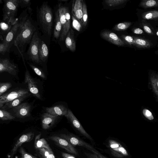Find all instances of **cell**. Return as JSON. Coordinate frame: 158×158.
<instances>
[{"mask_svg": "<svg viewBox=\"0 0 158 158\" xmlns=\"http://www.w3.org/2000/svg\"><path fill=\"white\" fill-rule=\"evenodd\" d=\"M19 22V32L14 40V44L21 53L25 50L26 45L30 43L36 29L27 16L21 18Z\"/></svg>", "mask_w": 158, "mask_h": 158, "instance_id": "cell-1", "label": "cell"}, {"mask_svg": "<svg viewBox=\"0 0 158 158\" xmlns=\"http://www.w3.org/2000/svg\"><path fill=\"white\" fill-rule=\"evenodd\" d=\"M38 14L42 30L50 36L53 24V14L51 8L47 4H43L40 7Z\"/></svg>", "mask_w": 158, "mask_h": 158, "instance_id": "cell-2", "label": "cell"}, {"mask_svg": "<svg viewBox=\"0 0 158 158\" xmlns=\"http://www.w3.org/2000/svg\"><path fill=\"white\" fill-rule=\"evenodd\" d=\"M20 0H4L2 9L3 20L14 25L18 19L15 18L19 6Z\"/></svg>", "mask_w": 158, "mask_h": 158, "instance_id": "cell-3", "label": "cell"}, {"mask_svg": "<svg viewBox=\"0 0 158 158\" xmlns=\"http://www.w3.org/2000/svg\"><path fill=\"white\" fill-rule=\"evenodd\" d=\"M58 10L62 29L60 40H64L70 29V15L68 8L61 5H58Z\"/></svg>", "mask_w": 158, "mask_h": 158, "instance_id": "cell-4", "label": "cell"}, {"mask_svg": "<svg viewBox=\"0 0 158 158\" xmlns=\"http://www.w3.org/2000/svg\"><path fill=\"white\" fill-rule=\"evenodd\" d=\"M60 137L67 140L73 146H78L83 147L87 149L92 153L98 155H101L92 146L72 134H61L60 135Z\"/></svg>", "mask_w": 158, "mask_h": 158, "instance_id": "cell-5", "label": "cell"}, {"mask_svg": "<svg viewBox=\"0 0 158 158\" xmlns=\"http://www.w3.org/2000/svg\"><path fill=\"white\" fill-rule=\"evenodd\" d=\"M40 43V39L37 32L35 31L30 43L27 53L30 59L37 63H40L41 62L39 56Z\"/></svg>", "mask_w": 158, "mask_h": 158, "instance_id": "cell-6", "label": "cell"}, {"mask_svg": "<svg viewBox=\"0 0 158 158\" xmlns=\"http://www.w3.org/2000/svg\"><path fill=\"white\" fill-rule=\"evenodd\" d=\"M122 37L126 43L138 48H149L153 45L149 40L141 37L125 35Z\"/></svg>", "mask_w": 158, "mask_h": 158, "instance_id": "cell-7", "label": "cell"}, {"mask_svg": "<svg viewBox=\"0 0 158 158\" xmlns=\"http://www.w3.org/2000/svg\"><path fill=\"white\" fill-rule=\"evenodd\" d=\"M107 148L113 156L117 158H123L128 155L126 149L118 142L110 139L108 140Z\"/></svg>", "mask_w": 158, "mask_h": 158, "instance_id": "cell-8", "label": "cell"}, {"mask_svg": "<svg viewBox=\"0 0 158 158\" xmlns=\"http://www.w3.org/2000/svg\"><path fill=\"white\" fill-rule=\"evenodd\" d=\"M65 116L77 131L89 140L93 141L92 138L85 131L80 121L70 109H69L68 114Z\"/></svg>", "mask_w": 158, "mask_h": 158, "instance_id": "cell-9", "label": "cell"}, {"mask_svg": "<svg viewBox=\"0 0 158 158\" xmlns=\"http://www.w3.org/2000/svg\"><path fill=\"white\" fill-rule=\"evenodd\" d=\"M48 139L53 141L56 145L64 149L68 152L77 156L79 155L78 152L76 149L64 139L57 136H49Z\"/></svg>", "mask_w": 158, "mask_h": 158, "instance_id": "cell-10", "label": "cell"}, {"mask_svg": "<svg viewBox=\"0 0 158 158\" xmlns=\"http://www.w3.org/2000/svg\"><path fill=\"white\" fill-rule=\"evenodd\" d=\"M29 94L25 89H20L6 93L0 97V108H1L6 103L20 96Z\"/></svg>", "mask_w": 158, "mask_h": 158, "instance_id": "cell-11", "label": "cell"}, {"mask_svg": "<svg viewBox=\"0 0 158 158\" xmlns=\"http://www.w3.org/2000/svg\"><path fill=\"white\" fill-rule=\"evenodd\" d=\"M4 72L15 75L17 72V67L7 58L0 59V72L1 73Z\"/></svg>", "mask_w": 158, "mask_h": 158, "instance_id": "cell-12", "label": "cell"}, {"mask_svg": "<svg viewBox=\"0 0 158 158\" xmlns=\"http://www.w3.org/2000/svg\"><path fill=\"white\" fill-rule=\"evenodd\" d=\"M31 108L29 104L25 102L13 108V110L16 117L24 118L29 115Z\"/></svg>", "mask_w": 158, "mask_h": 158, "instance_id": "cell-13", "label": "cell"}, {"mask_svg": "<svg viewBox=\"0 0 158 158\" xmlns=\"http://www.w3.org/2000/svg\"><path fill=\"white\" fill-rule=\"evenodd\" d=\"M25 83L28 84V89L30 92L36 97L40 99L41 96L38 87L34 80L31 76L27 69L25 75Z\"/></svg>", "mask_w": 158, "mask_h": 158, "instance_id": "cell-14", "label": "cell"}, {"mask_svg": "<svg viewBox=\"0 0 158 158\" xmlns=\"http://www.w3.org/2000/svg\"><path fill=\"white\" fill-rule=\"evenodd\" d=\"M34 136V133L30 132L23 135L17 141L12 149L10 155V158H13L17 149L24 143L31 141Z\"/></svg>", "mask_w": 158, "mask_h": 158, "instance_id": "cell-15", "label": "cell"}, {"mask_svg": "<svg viewBox=\"0 0 158 158\" xmlns=\"http://www.w3.org/2000/svg\"><path fill=\"white\" fill-rule=\"evenodd\" d=\"M83 2L81 0L74 1L72 8V15L75 17L82 26Z\"/></svg>", "mask_w": 158, "mask_h": 158, "instance_id": "cell-16", "label": "cell"}, {"mask_svg": "<svg viewBox=\"0 0 158 158\" xmlns=\"http://www.w3.org/2000/svg\"><path fill=\"white\" fill-rule=\"evenodd\" d=\"M104 39L117 45L123 46L125 43L115 34L109 31H104L101 34Z\"/></svg>", "mask_w": 158, "mask_h": 158, "instance_id": "cell-17", "label": "cell"}, {"mask_svg": "<svg viewBox=\"0 0 158 158\" xmlns=\"http://www.w3.org/2000/svg\"><path fill=\"white\" fill-rule=\"evenodd\" d=\"M58 116V115H52L47 113H44L41 118L42 128L46 130L51 128L55 123Z\"/></svg>", "mask_w": 158, "mask_h": 158, "instance_id": "cell-18", "label": "cell"}, {"mask_svg": "<svg viewBox=\"0 0 158 158\" xmlns=\"http://www.w3.org/2000/svg\"><path fill=\"white\" fill-rule=\"evenodd\" d=\"M69 109L65 105H59L52 107H47V113L52 115L65 116L68 113Z\"/></svg>", "mask_w": 158, "mask_h": 158, "instance_id": "cell-19", "label": "cell"}, {"mask_svg": "<svg viewBox=\"0 0 158 158\" xmlns=\"http://www.w3.org/2000/svg\"><path fill=\"white\" fill-rule=\"evenodd\" d=\"M19 26V22L18 19L16 23L12 27L4 40L2 41L9 47L11 43L13 40L14 38L18 31Z\"/></svg>", "mask_w": 158, "mask_h": 158, "instance_id": "cell-20", "label": "cell"}, {"mask_svg": "<svg viewBox=\"0 0 158 158\" xmlns=\"http://www.w3.org/2000/svg\"><path fill=\"white\" fill-rule=\"evenodd\" d=\"M30 95V94L29 93L8 102L5 103L1 109L6 110L15 107L20 105L22 101L28 97Z\"/></svg>", "mask_w": 158, "mask_h": 158, "instance_id": "cell-21", "label": "cell"}, {"mask_svg": "<svg viewBox=\"0 0 158 158\" xmlns=\"http://www.w3.org/2000/svg\"><path fill=\"white\" fill-rule=\"evenodd\" d=\"M65 44L66 47L69 50L74 52L76 50V43L74 38V33L72 29L70 28L66 37Z\"/></svg>", "mask_w": 158, "mask_h": 158, "instance_id": "cell-22", "label": "cell"}, {"mask_svg": "<svg viewBox=\"0 0 158 158\" xmlns=\"http://www.w3.org/2000/svg\"><path fill=\"white\" fill-rule=\"evenodd\" d=\"M55 24L53 31V36L56 39L60 38L62 29V26L60 21L58 8L55 13Z\"/></svg>", "mask_w": 158, "mask_h": 158, "instance_id": "cell-23", "label": "cell"}, {"mask_svg": "<svg viewBox=\"0 0 158 158\" xmlns=\"http://www.w3.org/2000/svg\"><path fill=\"white\" fill-rule=\"evenodd\" d=\"M49 55L48 47L43 41L40 42L39 49V56L41 61L45 62Z\"/></svg>", "mask_w": 158, "mask_h": 158, "instance_id": "cell-24", "label": "cell"}, {"mask_svg": "<svg viewBox=\"0 0 158 158\" xmlns=\"http://www.w3.org/2000/svg\"><path fill=\"white\" fill-rule=\"evenodd\" d=\"M41 133L36 136L34 141V147L36 149L45 148L48 150H52L46 140L44 138L40 139Z\"/></svg>", "mask_w": 158, "mask_h": 158, "instance_id": "cell-25", "label": "cell"}, {"mask_svg": "<svg viewBox=\"0 0 158 158\" xmlns=\"http://www.w3.org/2000/svg\"><path fill=\"white\" fill-rule=\"evenodd\" d=\"M14 25L5 21L1 22L0 26V39L3 41Z\"/></svg>", "mask_w": 158, "mask_h": 158, "instance_id": "cell-26", "label": "cell"}, {"mask_svg": "<svg viewBox=\"0 0 158 158\" xmlns=\"http://www.w3.org/2000/svg\"><path fill=\"white\" fill-rule=\"evenodd\" d=\"M139 6L145 9L158 7V0H143L140 2Z\"/></svg>", "mask_w": 158, "mask_h": 158, "instance_id": "cell-27", "label": "cell"}, {"mask_svg": "<svg viewBox=\"0 0 158 158\" xmlns=\"http://www.w3.org/2000/svg\"><path fill=\"white\" fill-rule=\"evenodd\" d=\"M141 17L144 20H153L158 19V10L144 12L141 14Z\"/></svg>", "mask_w": 158, "mask_h": 158, "instance_id": "cell-28", "label": "cell"}, {"mask_svg": "<svg viewBox=\"0 0 158 158\" xmlns=\"http://www.w3.org/2000/svg\"><path fill=\"white\" fill-rule=\"evenodd\" d=\"M37 150L42 158H56L52 150H49L45 148Z\"/></svg>", "mask_w": 158, "mask_h": 158, "instance_id": "cell-29", "label": "cell"}, {"mask_svg": "<svg viewBox=\"0 0 158 158\" xmlns=\"http://www.w3.org/2000/svg\"><path fill=\"white\" fill-rule=\"evenodd\" d=\"M150 81L153 90L158 98V75L154 74L151 75Z\"/></svg>", "mask_w": 158, "mask_h": 158, "instance_id": "cell-30", "label": "cell"}, {"mask_svg": "<svg viewBox=\"0 0 158 158\" xmlns=\"http://www.w3.org/2000/svg\"><path fill=\"white\" fill-rule=\"evenodd\" d=\"M0 118L3 121H6L13 119L15 118V117L6 110L1 109L0 110Z\"/></svg>", "mask_w": 158, "mask_h": 158, "instance_id": "cell-31", "label": "cell"}, {"mask_svg": "<svg viewBox=\"0 0 158 158\" xmlns=\"http://www.w3.org/2000/svg\"><path fill=\"white\" fill-rule=\"evenodd\" d=\"M141 23L144 31L148 34L150 35H155L152 28L149 23H148L145 20H142Z\"/></svg>", "mask_w": 158, "mask_h": 158, "instance_id": "cell-32", "label": "cell"}, {"mask_svg": "<svg viewBox=\"0 0 158 158\" xmlns=\"http://www.w3.org/2000/svg\"><path fill=\"white\" fill-rule=\"evenodd\" d=\"M131 22H124L119 23L116 25L114 27V29L116 31H124L128 29L131 25Z\"/></svg>", "mask_w": 158, "mask_h": 158, "instance_id": "cell-33", "label": "cell"}, {"mask_svg": "<svg viewBox=\"0 0 158 158\" xmlns=\"http://www.w3.org/2000/svg\"><path fill=\"white\" fill-rule=\"evenodd\" d=\"M128 1V0H106L105 2L109 6H115L123 4Z\"/></svg>", "mask_w": 158, "mask_h": 158, "instance_id": "cell-34", "label": "cell"}, {"mask_svg": "<svg viewBox=\"0 0 158 158\" xmlns=\"http://www.w3.org/2000/svg\"><path fill=\"white\" fill-rule=\"evenodd\" d=\"M83 25L82 26L85 27L88 21V14L86 6L84 2H83Z\"/></svg>", "mask_w": 158, "mask_h": 158, "instance_id": "cell-35", "label": "cell"}, {"mask_svg": "<svg viewBox=\"0 0 158 158\" xmlns=\"http://www.w3.org/2000/svg\"><path fill=\"white\" fill-rule=\"evenodd\" d=\"M12 85L10 82H0V96L8 89L11 87Z\"/></svg>", "mask_w": 158, "mask_h": 158, "instance_id": "cell-36", "label": "cell"}, {"mask_svg": "<svg viewBox=\"0 0 158 158\" xmlns=\"http://www.w3.org/2000/svg\"><path fill=\"white\" fill-rule=\"evenodd\" d=\"M72 26L74 28L78 31H81L82 25L77 19L73 15H72Z\"/></svg>", "mask_w": 158, "mask_h": 158, "instance_id": "cell-37", "label": "cell"}, {"mask_svg": "<svg viewBox=\"0 0 158 158\" xmlns=\"http://www.w3.org/2000/svg\"><path fill=\"white\" fill-rule=\"evenodd\" d=\"M28 64L31 68L38 75L44 79L46 78L45 75L42 70L32 64L29 63Z\"/></svg>", "mask_w": 158, "mask_h": 158, "instance_id": "cell-38", "label": "cell"}, {"mask_svg": "<svg viewBox=\"0 0 158 158\" xmlns=\"http://www.w3.org/2000/svg\"><path fill=\"white\" fill-rule=\"evenodd\" d=\"M19 152L21 154V156L19 158H38L26 152L22 147L20 148Z\"/></svg>", "mask_w": 158, "mask_h": 158, "instance_id": "cell-39", "label": "cell"}, {"mask_svg": "<svg viewBox=\"0 0 158 158\" xmlns=\"http://www.w3.org/2000/svg\"><path fill=\"white\" fill-rule=\"evenodd\" d=\"M142 113L145 117L148 119L152 120L154 119V118L152 113L148 109H144L143 110Z\"/></svg>", "mask_w": 158, "mask_h": 158, "instance_id": "cell-40", "label": "cell"}, {"mask_svg": "<svg viewBox=\"0 0 158 158\" xmlns=\"http://www.w3.org/2000/svg\"><path fill=\"white\" fill-rule=\"evenodd\" d=\"M9 47L4 42H1L0 44V53L4 55L8 50Z\"/></svg>", "mask_w": 158, "mask_h": 158, "instance_id": "cell-41", "label": "cell"}, {"mask_svg": "<svg viewBox=\"0 0 158 158\" xmlns=\"http://www.w3.org/2000/svg\"><path fill=\"white\" fill-rule=\"evenodd\" d=\"M31 1L30 0H20L19 6L22 8L27 6L30 3Z\"/></svg>", "mask_w": 158, "mask_h": 158, "instance_id": "cell-42", "label": "cell"}, {"mask_svg": "<svg viewBox=\"0 0 158 158\" xmlns=\"http://www.w3.org/2000/svg\"><path fill=\"white\" fill-rule=\"evenodd\" d=\"M133 32L137 35H142L144 33L143 31L139 28H135L132 29Z\"/></svg>", "mask_w": 158, "mask_h": 158, "instance_id": "cell-43", "label": "cell"}, {"mask_svg": "<svg viewBox=\"0 0 158 158\" xmlns=\"http://www.w3.org/2000/svg\"><path fill=\"white\" fill-rule=\"evenodd\" d=\"M85 154L87 158H98V155L94 153L85 152Z\"/></svg>", "mask_w": 158, "mask_h": 158, "instance_id": "cell-44", "label": "cell"}, {"mask_svg": "<svg viewBox=\"0 0 158 158\" xmlns=\"http://www.w3.org/2000/svg\"><path fill=\"white\" fill-rule=\"evenodd\" d=\"M61 155L63 158H76L72 155L64 152H61Z\"/></svg>", "mask_w": 158, "mask_h": 158, "instance_id": "cell-45", "label": "cell"}, {"mask_svg": "<svg viewBox=\"0 0 158 158\" xmlns=\"http://www.w3.org/2000/svg\"><path fill=\"white\" fill-rule=\"evenodd\" d=\"M98 158H107L106 157L104 156L103 155H102V154L99 155H98Z\"/></svg>", "mask_w": 158, "mask_h": 158, "instance_id": "cell-46", "label": "cell"}, {"mask_svg": "<svg viewBox=\"0 0 158 158\" xmlns=\"http://www.w3.org/2000/svg\"><path fill=\"white\" fill-rule=\"evenodd\" d=\"M156 34L158 36V30L156 31Z\"/></svg>", "mask_w": 158, "mask_h": 158, "instance_id": "cell-47", "label": "cell"}, {"mask_svg": "<svg viewBox=\"0 0 158 158\" xmlns=\"http://www.w3.org/2000/svg\"><path fill=\"white\" fill-rule=\"evenodd\" d=\"M156 52H157V53H158V50L156 51Z\"/></svg>", "mask_w": 158, "mask_h": 158, "instance_id": "cell-48", "label": "cell"}]
</instances>
